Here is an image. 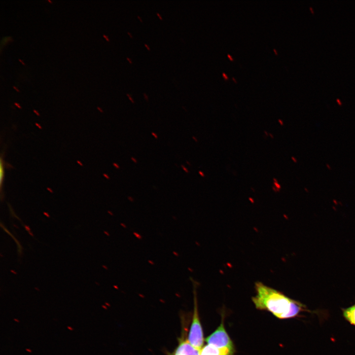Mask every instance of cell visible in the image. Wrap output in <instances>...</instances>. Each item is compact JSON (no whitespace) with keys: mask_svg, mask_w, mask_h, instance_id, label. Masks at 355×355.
<instances>
[{"mask_svg":"<svg viewBox=\"0 0 355 355\" xmlns=\"http://www.w3.org/2000/svg\"><path fill=\"white\" fill-rule=\"evenodd\" d=\"M255 289L256 294L252 300L256 308L267 310L279 319L294 318L302 312L308 311L302 303L262 282L255 283Z\"/></svg>","mask_w":355,"mask_h":355,"instance_id":"6da1fadb","label":"cell"},{"mask_svg":"<svg viewBox=\"0 0 355 355\" xmlns=\"http://www.w3.org/2000/svg\"><path fill=\"white\" fill-rule=\"evenodd\" d=\"M208 344L214 346L218 348H225L234 352L233 343L227 334L223 321L218 328L206 340Z\"/></svg>","mask_w":355,"mask_h":355,"instance_id":"7a4b0ae2","label":"cell"},{"mask_svg":"<svg viewBox=\"0 0 355 355\" xmlns=\"http://www.w3.org/2000/svg\"><path fill=\"white\" fill-rule=\"evenodd\" d=\"M195 304L192 321L187 340L193 347L201 350L204 344L203 333L199 318L197 305Z\"/></svg>","mask_w":355,"mask_h":355,"instance_id":"3957f363","label":"cell"},{"mask_svg":"<svg viewBox=\"0 0 355 355\" xmlns=\"http://www.w3.org/2000/svg\"><path fill=\"white\" fill-rule=\"evenodd\" d=\"M200 350L193 347L188 340L181 341L174 355H200Z\"/></svg>","mask_w":355,"mask_h":355,"instance_id":"277c9868","label":"cell"},{"mask_svg":"<svg viewBox=\"0 0 355 355\" xmlns=\"http://www.w3.org/2000/svg\"><path fill=\"white\" fill-rule=\"evenodd\" d=\"M233 352L225 348H218L207 344L200 350V355H233Z\"/></svg>","mask_w":355,"mask_h":355,"instance_id":"5b68a950","label":"cell"},{"mask_svg":"<svg viewBox=\"0 0 355 355\" xmlns=\"http://www.w3.org/2000/svg\"><path fill=\"white\" fill-rule=\"evenodd\" d=\"M344 319L350 324L355 326V304L345 309H342Z\"/></svg>","mask_w":355,"mask_h":355,"instance_id":"8992f818","label":"cell"},{"mask_svg":"<svg viewBox=\"0 0 355 355\" xmlns=\"http://www.w3.org/2000/svg\"><path fill=\"white\" fill-rule=\"evenodd\" d=\"M3 154L2 153L1 154L0 156V185L1 187V190L2 189V186L3 184V182L4 179V176H5V163L3 157Z\"/></svg>","mask_w":355,"mask_h":355,"instance_id":"52a82bcc","label":"cell"},{"mask_svg":"<svg viewBox=\"0 0 355 355\" xmlns=\"http://www.w3.org/2000/svg\"><path fill=\"white\" fill-rule=\"evenodd\" d=\"M181 167H182V168L183 169V170L186 173H188V172H189V171H188V170L187 169V168H186V167H185L183 165H181Z\"/></svg>","mask_w":355,"mask_h":355,"instance_id":"ba28073f","label":"cell"},{"mask_svg":"<svg viewBox=\"0 0 355 355\" xmlns=\"http://www.w3.org/2000/svg\"><path fill=\"white\" fill-rule=\"evenodd\" d=\"M127 96L129 97V98L130 100L133 103H134V101L133 100V99H132L131 95H130V94H127Z\"/></svg>","mask_w":355,"mask_h":355,"instance_id":"9c48e42d","label":"cell"},{"mask_svg":"<svg viewBox=\"0 0 355 355\" xmlns=\"http://www.w3.org/2000/svg\"><path fill=\"white\" fill-rule=\"evenodd\" d=\"M199 174L202 177H204L205 176L204 174L201 171H199Z\"/></svg>","mask_w":355,"mask_h":355,"instance_id":"30bf717a","label":"cell"},{"mask_svg":"<svg viewBox=\"0 0 355 355\" xmlns=\"http://www.w3.org/2000/svg\"><path fill=\"white\" fill-rule=\"evenodd\" d=\"M151 134H152V135L154 137V138H155V139H157V135H156L155 133L152 132V133H151Z\"/></svg>","mask_w":355,"mask_h":355,"instance_id":"8fae6325","label":"cell"},{"mask_svg":"<svg viewBox=\"0 0 355 355\" xmlns=\"http://www.w3.org/2000/svg\"><path fill=\"white\" fill-rule=\"evenodd\" d=\"M222 76H223L224 77V78L225 79H227L228 78L226 74L225 73H222Z\"/></svg>","mask_w":355,"mask_h":355,"instance_id":"7c38bea8","label":"cell"},{"mask_svg":"<svg viewBox=\"0 0 355 355\" xmlns=\"http://www.w3.org/2000/svg\"><path fill=\"white\" fill-rule=\"evenodd\" d=\"M278 121L281 125H283L284 124V123L281 119H279Z\"/></svg>","mask_w":355,"mask_h":355,"instance_id":"4fadbf2b","label":"cell"},{"mask_svg":"<svg viewBox=\"0 0 355 355\" xmlns=\"http://www.w3.org/2000/svg\"><path fill=\"white\" fill-rule=\"evenodd\" d=\"M291 159L294 162H295V163L297 162V160L295 157H291Z\"/></svg>","mask_w":355,"mask_h":355,"instance_id":"5bb4252c","label":"cell"},{"mask_svg":"<svg viewBox=\"0 0 355 355\" xmlns=\"http://www.w3.org/2000/svg\"><path fill=\"white\" fill-rule=\"evenodd\" d=\"M103 36L106 39L107 41H109L107 36H106L105 35H103Z\"/></svg>","mask_w":355,"mask_h":355,"instance_id":"9a60e30c","label":"cell"},{"mask_svg":"<svg viewBox=\"0 0 355 355\" xmlns=\"http://www.w3.org/2000/svg\"><path fill=\"white\" fill-rule=\"evenodd\" d=\"M131 160H133V162H134L136 163L137 162V160L135 158H134V157H132Z\"/></svg>","mask_w":355,"mask_h":355,"instance_id":"2e32d148","label":"cell"},{"mask_svg":"<svg viewBox=\"0 0 355 355\" xmlns=\"http://www.w3.org/2000/svg\"><path fill=\"white\" fill-rule=\"evenodd\" d=\"M326 167H327L329 170H331V167H330V165H329V164H326Z\"/></svg>","mask_w":355,"mask_h":355,"instance_id":"e0dca14e","label":"cell"},{"mask_svg":"<svg viewBox=\"0 0 355 355\" xmlns=\"http://www.w3.org/2000/svg\"><path fill=\"white\" fill-rule=\"evenodd\" d=\"M157 15L159 16V17L160 18V19L161 20H162V19H163L162 17L161 16V15L159 14V13L157 12Z\"/></svg>","mask_w":355,"mask_h":355,"instance_id":"ac0fdd59","label":"cell"},{"mask_svg":"<svg viewBox=\"0 0 355 355\" xmlns=\"http://www.w3.org/2000/svg\"><path fill=\"white\" fill-rule=\"evenodd\" d=\"M13 88L16 90L17 92H19V90L14 86H13Z\"/></svg>","mask_w":355,"mask_h":355,"instance_id":"d6986e66","label":"cell"},{"mask_svg":"<svg viewBox=\"0 0 355 355\" xmlns=\"http://www.w3.org/2000/svg\"><path fill=\"white\" fill-rule=\"evenodd\" d=\"M144 45H145V46L146 47V48H147V49L149 50H150V48L149 47V46H148L146 43H144Z\"/></svg>","mask_w":355,"mask_h":355,"instance_id":"ffe728a7","label":"cell"},{"mask_svg":"<svg viewBox=\"0 0 355 355\" xmlns=\"http://www.w3.org/2000/svg\"><path fill=\"white\" fill-rule=\"evenodd\" d=\"M144 96L145 99H146V100H147L148 97H147V95L145 94V93H144Z\"/></svg>","mask_w":355,"mask_h":355,"instance_id":"44dd1931","label":"cell"},{"mask_svg":"<svg viewBox=\"0 0 355 355\" xmlns=\"http://www.w3.org/2000/svg\"><path fill=\"white\" fill-rule=\"evenodd\" d=\"M227 55H228V57L230 58V59L231 60H233L232 58L231 57V56L230 55L228 54Z\"/></svg>","mask_w":355,"mask_h":355,"instance_id":"7402d4cb","label":"cell"},{"mask_svg":"<svg viewBox=\"0 0 355 355\" xmlns=\"http://www.w3.org/2000/svg\"><path fill=\"white\" fill-rule=\"evenodd\" d=\"M114 165L115 167H116L117 168H119V167L116 164L114 163Z\"/></svg>","mask_w":355,"mask_h":355,"instance_id":"603a6c76","label":"cell"},{"mask_svg":"<svg viewBox=\"0 0 355 355\" xmlns=\"http://www.w3.org/2000/svg\"><path fill=\"white\" fill-rule=\"evenodd\" d=\"M19 61L22 63V64L24 65H25V63L20 59H19Z\"/></svg>","mask_w":355,"mask_h":355,"instance_id":"cb8c5ba5","label":"cell"},{"mask_svg":"<svg viewBox=\"0 0 355 355\" xmlns=\"http://www.w3.org/2000/svg\"><path fill=\"white\" fill-rule=\"evenodd\" d=\"M337 101L338 102V103L340 105H341V102H340V100H339L338 99H337Z\"/></svg>","mask_w":355,"mask_h":355,"instance_id":"d4e9b609","label":"cell"},{"mask_svg":"<svg viewBox=\"0 0 355 355\" xmlns=\"http://www.w3.org/2000/svg\"><path fill=\"white\" fill-rule=\"evenodd\" d=\"M127 60L130 62V63H132L131 60L128 57H127Z\"/></svg>","mask_w":355,"mask_h":355,"instance_id":"484cf974","label":"cell"},{"mask_svg":"<svg viewBox=\"0 0 355 355\" xmlns=\"http://www.w3.org/2000/svg\"><path fill=\"white\" fill-rule=\"evenodd\" d=\"M192 138L195 141V142H197V140L194 137H193Z\"/></svg>","mask_w":355,"mask_h":355,"instance_id":"4316f807","label":"cell"},{"mask_svg":"<svg viewBox=\"0 0 355 355\" xmlns=\"http://www.w3.org/2000/svg\"><path fill=\"white\" fill-rule=\"evenodd\" d=\"M138 17L139 18V19L140 20V21H141V22H142V20L141 19V18L138 15Z\"/></svg>","mask_w":355,"mask_h":355,"instance_id":"83f0119b","label":"cell"},{"mask_svg":"<svg viewBox=\"0 0 355 355\" xmlns=\"http://www.w3.org/2000/svg\"><path fill=\"white\" fill-rule=\"evenodd\" d=\"M128 34L130 35V36L131 37H132V35H131V33H130L129 32H128Z\"/></svg>","mask_w":355,"mask_h":355,"instance_id":"f1b7e54d","label":"cell"},{"mask_svg":"<svg viewBox=\"0 0 355 355\" xmlns=\"http://www.w3.org/2000/svg\"><path fill=\"white\" fill-rule=\"evenodd\" d=\"M270 135L271 136V138H273V135H272L271 134H270Z\"/></svg>","mask_w":355,"mask_h":355,"instance_id":"f546056e","label":"cell"},{"mask_svg":"<svg viewBox=\"0 0 355 355\" xmlns=\"http://www.w3.org/2000/svg\"><path fill=\"white\" fill-rule=\"evenodd\" d=\"M48 1L49 2H51V3H52V1L51 0H48Z\"/></svg>","mask_w":355,"mask_h":355,"instance_id":"4dcf8cb0","label":"cell"},{"mask_svg":"<svg viewBox=\"0 0 355 355\" xmlns=\"http://www.w3.org/2000/svg\"><path fill=\"white\" fill-rule=\"evenodd\" d=\"M274 51H275V52L276 53V54H277V51H276L275 49H274Z\"/></svg>","mask_w":355,"mask_h":355,"instance_id":"1f68e13d","label":"cell"}]
</instances>
